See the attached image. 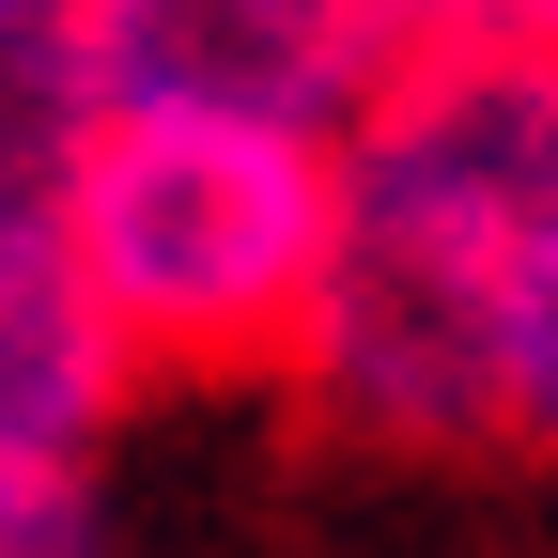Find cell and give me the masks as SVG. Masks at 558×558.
<instances>
[{
	"label": "cell",
	"instance_id": "cell-1",
	"mask_svg": "<svg viewBox=\"0 0 558 558\" xmlns=\"http://www.w3.org/2000/svg\"><path fill=\"white\" fill-rule=\"evenodd\" d=\"M558 233V47H403L341 124V264L295 388L341 435L465 450L497 435V311Z\"/></svg>",
	"mask_w": 558,
	"mask_h": 558
},
{
	"label": "cell",
	"instance_id": "cell-2",
	"mask_svg": "<svg viewBox=\"0 0 558 558\" xmlns=\"http://www.w3.org/2000/svg\"><path fill=\"white\" fill-rule=\"evenodd\" d=\"M62 218L140 373H295L341 264V140L248 109H109Z\"/></svg>",
	"mask_w": 558,
	"mask_h": 558
},
{
	"label": "cell",
	"instance_id": "cell-3",
	"mask_svg": "<svg viewBox=\"0 0 558 558\" xmlns=\"http://www.w3.org/2000/svg\"><path fill=\"white\" fill-rule=\"evenodd\" d=\"M109 109H248V124H357L403 78V0H78Z\"/></svg>",
	"mask_w": 558,
	"mask_h": 558
},
{
	"label": "cell",
	"instance_id": "cell-4",
	"mask_svg": "<svg viewBox=\"0 0 558 558\" xmlns=\"http://www.w3.org/2000/svg\"><path fill=\"white\" fill-rule=\"evenodd\" d=\"M140 388V341L109 311V279L78 218H0V450H109V418Z\"/></svg>",
	"mask_w": 558,
	"mask_h": 558
},
{
	"label": "cell",
	"instance_id": "cell-5",
	"mask_svg": "<svg viewBox=\"0 0 558 558\" xmlns=\"http://www.w3.org/2000/svg\"><path fill=\"white\" fill-rule=\"evenodd\" d=\"M94 124H109V78H94L78 0H0V218H47Z\"/></svg>",
	"mask_w": 558,
	"mask_h": 558
},
{
	"label": "cell",
	"instance_id": "cell-6",
	"mask_svg": "<svg viewBox=\"0 0 558 558\" xmlns=\"http://www.w3.org/2000/svg\"><path fill=\"white\" fill-rule=\"evenodd\" d=\"M0 558H124L94 450H0Z\"/></svg>",
	"mask_w": 558,
	"mask_h": 558
},
{
	"label": "cell",
	"instance_id": "cell-7",
	"mask_svg": "<svg viewBox=\"0 0 558 558\" xmlns=\"http://www.w3.org/2000/svg\"><path fill=\"white\" fill-rule=\"evenodd\" d=\"M497 450H543L558 465V233H543V264L512 279V311H497Z\"/></svg>",
	"mask_w": 558,
	"mask_h": 558
},
{
	"label": "cell",
	"instance_id": "cell-8",
	"mask_svg": "<svg viewBox=\"0 0 558 558\" xmlns=\"http://www.w3.org/2000/svg\"><path fill=\"white\" fill-rule=\"evenodd\" d=\"M418 47H558V0H403Z\"/></svg>",
	"mask_w": 558,
	"mask_h": 558
}]
</instances>
